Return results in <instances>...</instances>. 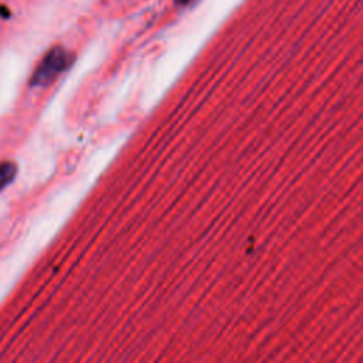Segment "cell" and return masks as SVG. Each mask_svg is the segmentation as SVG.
<instances>
[{
    "label": "cell",
    "instance_id": "obj_2",
    "mask_svg": "<svg viewBox=\"0 0 363 363\" xmlns=\"http://www.w3.org/2000/svg\"><path fill=\"white\" fill-rule=\"evenodd\" d=\"M72 62V54L62 47L51 48L40 61L30 78V86H45L51 84Z\"/></svg>",
    "mask_w": 363,
    "mask_h": 363
},
{
    "label": "cell",
    "instance_id": "obj_4",
    "mask_svg": "<svg viewBox=\"0 0 363 363\" xmlns=\"http://www.w3.org/2000/svg\"><path fill=\"white\" fill-rule=\"evenodd\" d=\"M191 0H174V3L176 4H179V6H186L187 3H190Z\"/></svg>",
    "mask_w": 363,
    "mask_h": 363
},
{
    "label": "cell",
    "instance_id": "obj_1",
    "mask_svg": "<svg viewBox=\"0 0 363 363\" xmlns=\"http://www.w3.org/2000/svg\"><path fill=\"white\" fill-rule=\"evenodd\" d=\"M96 200V284L191 353L306 326L360 274V130L325 96H177Z\"/></svg>",
    "mask_w": 363,
    "mask_h": 363
},
{
    "label": "cell",
    "instance_id": "obj_3",
    "mask_svg": "<svg viewBox=\"0 0 363 363\" xmlns=\"http://www.w3.org/2000/svg\"><path fill=\"white\" fill-rule=\"evenodd\" d=\"M16 174H17V166L14 162L11 160L0 162V191L14 180Z\"/></svg>",
    "mask_w": 363,
    "mask_h": 363
}]
</instances>
